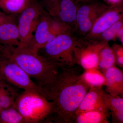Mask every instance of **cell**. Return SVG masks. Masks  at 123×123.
<instances>
[{"label": "cell", "mask_w": 123, "mask_h": 123, "mask_svg": "<svg viewBox=\"0 0 123 123\" xmlns=\"http://www.w3.org/2000/svg\"><path fill=\"white\" fill-rule=\"evenodd\" d=\"M114 52L116 57V64L120 68H123V44L115 43L111 47Z\"/></svg>", "instance_id": "obj_24"}, {"label": "cell", "mask_w": 123, "mask_h": 123, "mask_svg": "<svg viewBox=\"0 0 123 123\" xmlns=\"http://www.w3.org/2000/svg\"><path fill=\"white\" fill-rule=\"evenodd\" d=\"M0 123H26V122L13 105L0 111Z\"/></svg>", "instance_id": "obj_22"}, {"label": "cell", "mask_w": 123, "mask_h": 123, "mask_svg": "<svg viewBox=\"0 0 123 123\" xmlns=\"http://www.w3.org/2000/svg\"><path fill=\"white\" fill-rule=\"evenodd\" d=\"M18 15H9L0 24V45L9 47L20 46Z\"/></svg>", "instance_id": "obj_12"}, {"label": "cell", "mask_w": 123, "mask_h": 123, "mask_svg": "<svg viewBox=\"0 0 123 123\" xmlns=\"http://www.w3.org/2000/svg\"><path fill=\"white\" fill-rule=\"evenodd\" d=\"M107 93L102 87L91 88L86 94L75 114L92 110H109L106 104Z\"/></svg>", "instance_id": "obj_11"}, {"label": "cell", "mask_w": 123, "mask_h": 123, "mask_svg": "<svg viewBox=\"0 0 123 123\" xmlns=\"http://www.w3.org/2000/svg\"><path fill=\"white\" fill-rule=\"evenodd\" d=\"M103 73L105 79L106 92L112 96L123 97V71L114 66Z\"/></svg>", "instance_id": "obj_14"}, {"label": "cell", "mask_w": 123, "mask_h": 123, "mask_svg": "<svg viewBox=\"0 0 123 123\" xmlns=\"http://www.w3.org/2000/svg\"><path fill=\"white\" fill-rule=\"evenodd\" d=\"M0 80H1V79H0Z\"/></svg>", "instance_id": "obj_30"}, {"label": "cell", "mask_w": 123, "mask_h": 123, "mask_svg": "<svg viewBox=\"0 0 123 123\" xmlns=\"http://www.w3.org/2000/svg\"><path fill=\"white\" fill-rule=\"evenodd\" d=\"M8 15L9 14H6L4 15L0 16V24L3 21H4L6 18H7Z\"/></svg>", "instance_id": "obj_27"}, {"label": "cell", "mask_w": 123, "mask_h": 123, "mask_svg": "<svg viewBox=\"0 0 123 123\" xmlns=\"http://www.w3.org/2000/svg\"><path fill=\"white\" fill-rule=\"evenodd\" d=\"M14 106L26 123H36L47 119L53 114L54 104L43 95L33 91L19 94Z\"/></svg>", "instance_id": "obj_3"}, {"label": "cell", "mask_w": 123, "mask_h": 123, "mask_svg": "<svg viewBox=\"0 0 123 123\" xmlns=\"http://www.w3.org/2000/svg\"><path fill=\"white\" fill-rule=\"evenodd\" d=\"M3 81V80H0V89L1 87V86H2ZM2 109L0 105V111L2 110Z\"/></svg>", "instance_id": "obj_28"}, {"label": "cell", "mask_w": 123, "mask_h": 123, "mask_svg": "<svg viewBox=\"0 0 123 123\" xmlns=\"http://www.w3.org/2000/svg\"><path fill=\"white\" fill-rule=\"evenodd\" d=\"M32 0H0V8L9 15H17L21 13Z\"/></svg>", "instance_id": "obj_20"}, {"label": "cell", "mask_w": 123, "mask_h": 123, "mask_svg": "<svg viewBox=\"0 0 123 123\" xmlns=\"http://www.w3.org/2000/svg\"><path fill=\"white\" fill-rule=\"evenodd\" d=\"M123 28V18L119 20L94 40L109 42L116 40L118 32Z\"/></svg>", "instance_id": "obj_23"}, {"label": "cell", "mask_w": 123, "mask_h": 123, "mask_svg": "<svg viewBox=\"0 0 123 123\" xmlns=\"http://www.w3.org/2000/svg\"><path fill=\"white\" fill-rule=\"evenodd\" d=\"M73 0L77 4H83L86 2H91V1L98 0Z\"/></svg>", "instance_id": "obj_26"}, {"label": "cell", "mask_w": 123, "mask_h": 123, "mask_svg": "<svg viewBox=\"0 0 123 123\" xmlns=\"http://www.w3.org/2000/svg\"><path fill=\"white\" fill-rule=\"evenodd\" d=\"M117 38L121 42V44H123V28H121L118 32Z\"/></svg>", "instance_id": "obj_25"}, {"label": "cell", "mask_w": 123, "mask_h": 123, "mask_svg": "<svg viewBox=\"0 0 123 123\" xmlns=\"http://www.w3.org/2000/svg\"><path fill=\"white\" fill-rule=\"evenodd\" d=\"M0 55L14 62L46 92L62 67L38 53L20 46L0 45Z\"/></svg>", "instance_id": "obj_2"}, {"label": "cell", "mask_w": 123, "mask_h": 123, "mask_svg": "<svg viewBox=\"0 0 123 123\" xmlns=\"http://www.w3.org/2000/svg\"><path fill=\"white\" fill-rule=\"evenodd\" d=\"M74 33V31L69 24L52 18L49 27L47 43L58 36L65 33Z\"/></svg>", "instance_id": "obj_21"}, {"label": "cell", "mask_w": 123, "mask_h": 123, "mask_svg": "<svg viewBox=\"0 0 123 123\" xmlns=\"http://www.w3.org/2000/svg\"><path fill=\"white\" fill-rule=\"evenodd\" d=\"M19 94L17 90L12 85L3 81L0 89V105L2 109L13 106Z\"/></svg>", "instance_id": "obj_17"}, {"label": "cell", "mask_w": 123, "mask_h": 123, "mask_svg": "<svg viewBox=\"0 0 123 123\" xmlns=\"http://www.w3.org/2000/svg\"><path fill=\"white\" fill-rule=\"evenodd\" d=\"M78 38L74 33L62 34L47 43L38 53L62 67H73L76 64L74 50Z\"/></svg>", "instance_id": "obj_4"}, {"label": "cell", "mask_w": 123, "mask_h": 123, "mask_svg": "<svg viewBox=\"0 0 123 123\" xmlns=\"http://www.w3.org/2000/svg\"><path fill=\"white\" fill-rule=\"evenodd\" d=\"M43 11L44 9L37 0H32L30 4L18 14L17 23L20 40L18 46L29 48Z\"/></svg>", "instance_id": "obj_6"}, {"label": "cell", "mask_w": 123, "mask_h": 123, "mask_svg": "<svg viewBox=\"0 0 123 123\" xmlns=\"http://www.w3.org/2000/svg\"><path fill=\"white\" fill-rule=\"evenodd\" d=\"M98 59V68L102 73L116 64L115 55L108 42L100 50Z\"/></svg>", "instance_id": "obj_19"}, {"label": "cell", "mask_w": 123, "mask_h": 123, "mask_svg": "<svg viewBox=\"0 0 123 123\" xmlns=\"http://www.w3.org/2000/svg\"><path fill=\"white\" fill-rule=\"evenodd\" d=\"M52 18L44 10L36 28L32 43L27 49L38 53L40 50L47 44Z\"/></svg>", "instance_id": "obj_13"}, {"label": "cell", "mask_w": 123, "mask_h": 123, "mask_svg": "<svg viewBox=\"0 0 123 123\" xmlns=\"http://www.w3.org/2000/svg\"><path fill=\"white\" fill-rule=\"evenodd\" d=\"M120 2H123V0H119Z\"/></svg>", "instance_id": "obj_29"}, {"label": "cell", "mask_w": 123, "mask_h": 123, "mask_svg": "<svg viewBox=\"0 0 123 123\" xmlns=\"http://www.w3.org/2000/svg\"><path fill=\"white\" fill-rule=\"evenodd\" d=\"M110 117L108 111L92 110L76 113L71 123H108Z\"/></svg>", "instance_id": "obj_15"}, {"label": "cell", "mask_w": 123, "mask_h": 123, "mask_svg": "<svg viewBox=\"0 0 123 123\" xmlns=\"http://www.w3.org/2000/svg\"><path fill=\"white\" fill-rule=\"evenodd\" d=\"M106 100L108 108L111 112L112 123H123V97L107 93Z\"/></svg>", "instance_id": "obj_16"}, {"label": "cell", "mask_w": 123, "mask_h": 123, "mask_svg": "<svg viewBox=\"0 0 123 123\" xmlns=\"http://www.w3.org/2000/svg\"><path fill=\"white\" fill-rule=\"evenodd\" d=\"M81 4L78 8L74 31L77 36L84 37L90 31L97 18L113 6L99 0Z\"/></svg>", "instance_id": "obj_7"}, {"label": "cell", "mask_w": 123, "mask_h": 123, "mask_svg": "<svg viewBox=\"0 0 123 123\" xmlns=\"http://www.w3.org/2000/svg\"><path fill=\"white\" fill-rule=\"evenodd\" d=\"M81 76L82 79L90 88L102 87L105 85V77L98 68L85 69Z\"/></svg>", "instance_id": "obj_18"}, {"label": "cell", "mask_w": 123, "mask_h": 123, "mask_svg": "<svg viewBox=\"0 0 123 123\" xmlns=\"http://www.w3.org/2000/svg\"><path fill=\"white\" fill-rule=\"evenodd\" d=\"M54 20L69 24L74 30L78 5L73 0H37Z\"/></svg>", "instance_id": "obj_9"}, {"label": "cell", "mask_w": 123, "mask_h": 123, "mask_svg": "<svg viewBox=\"0 0 123 123\" xmlns=\"http://www.w3.org/2000/svg\"><path fill=\"white\" fill-rule=\"evenodd\" d=\"M78 69L63 67L53 84L46 91L54 111L48 119L55 123H71L78 108L90 87L82 78Z\"/></svg>", "instance_id": "obj_1"}, {"label": "cell", "mask_w": 123, "mask_h": 123, "mask_svg": "<svg viewBox=\"0 0 123 123\" xmlns=\"http://www.w3.org/2000/svg\"><path fill=\"white\" fill-rule=\"evenodd\" d=\"M0 78L1 80L24 90L38 92L48 99L45 91L34 82L20 66L12 60L0 55Z\"/></svg>", "instance_id": "obj_5"}, {"label": "cell", "mask_w": 123, "mask_h": 123, "mask_svg": "<svg viewBox=\"0 0 123 123\" xmlns=\"http://www.w3.org/2000/svg\"><path fill=\"white\" fill-rule=\"evenodd\" d=\"M123 18V3L113 6L97 18L90 31L84 38L94 39L115 23Z\"/></svg>", "instance_id": "obj_10"}, {"label": "cell", "mask_w": 123, "mask_h": 123, "mask_svg": "<svg viewBox=\"0 0 123 123\" xmlns=\"http://www.w3.org/2000/svg\"><path fill=\"white\" fill-rule=\"evenodd\" d=\"M108 42L78 37L74 50L76 64L85 70L98 68V54Z\"/></svg>", "instance_id": "obj_8"}]
</instances>
